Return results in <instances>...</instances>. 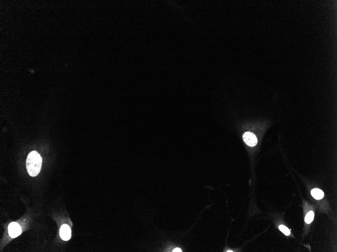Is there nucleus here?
Masks as SVG:
<instances>
[{"label":"nucleus","mask_w":337,"mask_h":252,"mask_svg":"<svg viewBox=\"0 0 337 252\" xmlns=\"http://www.w3.org/2000/svg\"><path fill=\"white\" fill-rule=\"evenodd\" d=\"M21 232V228L18 224L14 222L10 224L8 226V233L11 238H15L20 235Z\"/></svg>","instance_id":"nucleus-2"},{"label":"nucleus","mask_w":337,"mask_h":252,"mask_svg":"<svg viewBox=\"0 0 337 252\" xmlns=\"http://www.w3.org/2000/svg\"><path fill=\"white\" fill-rule=\"evenodd\" d=\"M173 252H182V250H181V249H180V248H175V249H174L173 250Z\"/></svg>","instance_id":"nucleus-8"},{"label":"nucleus","mask_w":337,"mask_h":252,"mask_svg":"<svg viewBox=\"0 0 337 252\" xmlns=\"http://www.w3.org/2000/svg\"><path fill=\"white\" fill-rule=\"evenodd\" d=\"M279 229L280 230H281V232H282L283 233H284L286 236H289L290 234V231L289 230V229L285 226L280 225L279 227Z\"/></svg>","instance_id":"nucleus-7"},{"label":"nucleus","mask_w":337,"mask_h":252,"mask_svg":"<svg viewBox=\"0 0 337 252\" xmlns=\"http://www.w3.org/2000/svg\"><path fill=\"white\" fill-rule=\"evenodd\" d=\"M244 142L249 146H255L258 143V139L255 134L250 132L244 133L243 136Z\"/></svg>","instance_id":"nucleus-3"},{"label":"nucleus","mask_w":337,"mask_h":252,"mask_svg":"<svg viewBox=\"0 0 337 252\" xmlns=\"http://www.w3.org/2000/svg\"><path fill=\"white\" fill-rule=\"evenodd\" d=\"M42 158L36 152L32 151L28 154L26 159V169L28 174L31 177H36L41 171Z\"/></svg>","instance_id":"nucleus-1"},{"label":"nucleus","mask_w":337,"mask_h":252,"mask_svg":"<svg viewBox=\"0 0 337 252\" xmlns=\"http://www.w3.org/2000/svg\"><path fill=\"white\" fill-rule=\"evenodd\" d=\"M60 235L61 238L64 241H68L71 237V230L67 224H63L60 230Z\"/></svg>","instance_id":"nucleus-4"},{"label":"nucleus","mask_w":337,"mask_h":252,"mask_svg":"<svg viewBox=\"0 0 337 252\" xmlns=\"http://www.w3.org/2000/svg\"><path fill=\"white\" fill-rule=\"evenodd\" d=\"M311 194L315 199L317 200H320L323 197L324 193L322 190L320 189L315 188L312 189L311 192Z\"/></svg>","instance_id":"nucleus-5"},{"label":"nucleus","mask_w":337,"mask_h":252,"mask_svg":"<svg viewBox=\"0 0 337 252\" xmlns=\"http://www.w3.org/2000/svg\"><path fill=\"white\" fill-rule=\"evenodd\" d=\"M314 217V212L312 211H311L306 214L305 218V221L307 224H309L313 221Z\"/></svg>","instance_id":"nucleus-6"},{"label":"nucleus","mask_w":337,"mask_h":252,"mask_svg":"<svg viewBox=\"0 0 337 252\" xmlns=\"http://www.w3.org/2000/svg\"><path fill=\"white\" fill-rule=\"evenodd\" d=\"M227 252H233V251H232V250H228Z\"/></svg>","instance_id":"nucleus-9"}]
</instances>
